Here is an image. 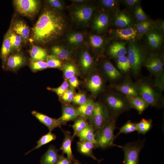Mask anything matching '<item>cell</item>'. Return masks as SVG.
Listing matches in <instances>:
<instances>
[{"instance_id":"cell-41","label":"cell","mask_w":164,"mask_h":164,"mask_svg":"<svg viewBox=\"0 0 164 164\" xmlns=\"http://www.w3.org/2000/svg\"><path fill=\"white\" fill-rule=\"evenodd\" d=\"M120 2L119 0H101L99 1L101 6L114 12L118 10Z\"/></svg>"},{"instance_id":"cell-28","label":"cell","mask_w":164,"mask_h":164,"mask_svg":"<svg viewBox=\"0 0 164 164\" xmlns=\"http://www.w3.org/2000/svg\"><path fill=\"white\" fill-rule=\"evenodd\" d=\"M154 21L148 19L135 23L133 27L135 29L140 38L144 35L154 29Z\"/></svg>"},{"instance_id":"cell-25","label":"cell","mask_w":164,"mask_h":164,"mask_svg":"<svg viewBox=\"0 0 164 164\" xmlns=\"http://www.w3.org/2000/svg\"><path fill=\"white\" fill-rule=\"evenodd\" d=\"M131 108L136 109L141 114L149 106L148 104L139 96H125Z\"/></svg>"},{"instance_id":"cell-54","label":"cell","mask_w":164,"mask_h":164,"mask_svg":"<svg viewBox=\"0 0 164 164\" xmlns=\"http://www.w3.org/2000/svg\"><path fill=\"white\" fill-rule=\"evenodd\" d=\"M49 3L53 7L57 9H62V6L60 1L57 0H49Z\"/></svg>"},{"instance_id":"cell-23","label":"cell","mask_w":164,"mask_h":164,"mask_svg":"<svg viewBox=\"0 0 164 164\" xmlns=\"http://www.w3.org/2000/svg\"><path fill=\"white\" fill-rule=\"evenodd\" d=\"M78 151L84 155L89 157L97 161L99 163L102 160L98 159L93 154V150L95 147V145L86 141H80L77 142Z\"/></svg>"},{"instance_id":"cell-11","label":"cell","mask_w":164,"mask_h":164,"mask_svg":"<svg viewBox=\"0 0 164 164\" xmlns=\"http://www.w3.org/2000/svg\"><path fill=\"white\" fill-rule=\"evenodd\" d=\"M113 23L118 28L131 27L135 23L133 18L128 12L118 9L114 12Z\"/></svg>"},{"instance_id":"cell-1","label":"cell","mask_w":164,"mask_h":164,"mask_svg":"<svg viewBox=\"0 0 164 164\" xmlns=\"http://www.w3.org/2000/svg\"><path fill=\"white\" fill-rule=\"evenodd\" d=\"M65 26V21L60 14L52 10H46L32 29V39L38 43H48L60 36Z\"/></svg>"},{"instance_id":"cell-29","label":"cell","mask_w":164,"mask_h":164,"mask_svg":"<svg viewBox=\"0 0 164 164\" xmlns=\"http://www.w3.org/2000/svg\"><path fill=\"white\" fill-rule=\"evenodd\" d=\"M11 28L5 34L2 46L0 56L2 61V67L11 52V45L10 40V33Z\"/></svg>"},{"instance_id":"cell-3","label":"cell","mask_w":164,"mask_h":164,"mask_svg":"<svg viewBox=\"0 0 164 164\" xmlns=\"http://www.w3.org/2000/svg\"><path fill=\"white\" fill-rule=\"evenodd\" d=\"M143 65L154 76L153 82L155 85L163 91L164 89L163 56L157 53H151L147 56Z\"/></svg>"},{"instance_id":"cell-13","label":"cell","mask_w":164,"mask_h":164,"mask_svg":"<svg viewBox=\"0 0 164 164\" xmlns=\"http://www.w3.org/2000/svg\"><path fill=\"white\" fill-rule=\"evenodd\" d=\"M110 87L125 96H139L135 84L128 78L121 83L112 84Z\"/></svg>"},{"instance_id":"cell-30","label":"cell","mask_w":164,"mask_h":164,"mask_svg":"<svg viewBox=\"0 0 164 164\" xmlns=\"http://www.w3.org/2000/svg\"><path fill=\"white\" fill-rule=\"evenodd\" d=\"M80 141H87L94 143L95 146L96 144L94 130L93 126L89 124L77 136Z\"/></svg>"},{"instance_id":"cell-39","label":"cell","mask_w":164,"mask_h":164,"mask_svg":"<svg viewBox=\"0 0 164 164\" xmlns=\"http://www.w3.org/2000/svg\"><path fill=\"white\" fill-rule=\"evenodd\" d=\"M90 43L94 49L100 50L104 46L105 40L104 37L99 35H92L89 37Z\"/></svg>"},{"instance_id":"cell-40","label":"cell","mask_w":164,"mask_h":164,"mask_svg":"<svg viewBox=\"0 0 164 164\" xmlns=\"http://www.w3.org/2000/svg\"><path fill=\"white\" fill-rule=\"evenodd\" d=\"M117 67L121 72L126 73L131 69V67L127 56H122L117 59Z\"/></svg>"},{"instance_id":"cell-7","label":"cell","mask_w":164,"mask_h":164,"mask_svg":"<svg viewBox=\"0 0 164 164\" xmlns=\"http://www.w3.org/2000/svg\"><path fill=\"white\" fill-rule=\"evenodd\" d=\"M112 118L104 103L97 102H95L94 111L89 120L95 133L108 123Z\"/></svg>"},{"instance_id":"cell-36","label":"cell","mask_w":164,"mask_h":164,"mask_svg":"<svg viewBox=\"0 0 164 164\" xmlns=\"http://www.w3.org/2000/svg\"><path fill=\"white\" fill-rule=\"evenodd\" d=\"M11 28L10 33V40L11 51H19L21 47L22 40L21 36L16 33Z\"/></svg>"},{"instance_id":"cell-52","label":"cell","mask_w":164,"mask_h":164,"mask_svg":"<svg viewBox=\"0 0 164 164\" xmlns=\"http://www.w3.org/2000/svg\"><path fill=\"white\" fill-rule=\"evenodd\" d=\"M68 83L70 87L74 89L78 87L79 85V81L76 76H73L68 80Z\"/></svg>"},{"instance_id":"cell-47","label":"cell","mask_w":164,"mask_h":164,"mask_svg":"<svg viewBox=\"0 0 164 164\" xmlns=\"http://www.w3.org/2000/svg\"><path fill=\"white\" fill-rule=\"evenodd\" d=\"M74 95V89L68 87L60 98L65 104H69L72 102Z\"/></svg>"},{"instance_id":"cell-22","label":"cell","mask_w":164,"mask_h":164,"mask_svg":"<svg viewBox=\"0 0 164 164\" xmlns=\"http://www.w3.org/2000/svg\"><path fill=\"white\" fill-rule=\"evenodd\" d=\"M102 67L105 76L110 80L116 81L122 77L121 73L110 61H105L103 63Z\"/></svg>"},{"instance_id":"cell-15","label":"cell","mask_w":164,"mask_h":164,"mask_svg":"<svg viewBox=\"0 0 164 164\" xmlns=\"http://www.w3.org/2000/svg\"><path fill=\"white\" fill-rule=\"evenodd\" d=\"M110 16L109 14L104 11L98 12L95 15L93 22L92 27L98 33L104 31L109 25Z\"/></svg>"},{"instance_id":"cell-4","label":"cell","mask_w":164,"mask_h":164,"mask_svg":"<svg viewBox=\"0 0 164 164\" xmlns=\"http://www.w3.org/2000/svg\"><path fill=\"white\" fill-rule=\"evenodd\" d=\"M127 57L133 75H138L144 61L148 55L145 48L136 41L129 42L127 48Z\"/></svg>"},{"instance_id":"cell-6","label":"cell","mask_w":164,"mask_h":164,"mask_svg":"<svg viewBox=\"0 0 164 164\" xmlns=\"http://www.w3.org/2000/svg\"><path fill=\"white\" fill-rule=\"evenodd\" d=\"M117 119L112 118L109 122L101 130L95 133L96 142V148L105 149L115 146L114 132L116 128Z\"/></svg>"},{"instance_id":"cell-55","label":"cell","mask_w":164,"mask_h":164,"mask_svg":"<svg viewBox=\"0 0 164 164\" xmlns=\"http://www.w3.org/2000/svg\"><path fill=\"white\" fill-rule=\"evenodd\" d=\"M73 164H82L78 160H76L75 161L73 162Z\"/></svg>"},{"instance_id":"cell-2","label":"cell","mask_w":164,"mask_h":164,"mask_svg":"<svg viewBox=\"0 0 164 164\" xmlns=\"http://www.w3.org/2000/svg\"><path fill=\"white\" fill-rule=\"evenodd\" d=\"M139 94L149 105L160 108L164 104L162 92L155 84L153 81L148 78H143L135 83Z\"/></svg>"},{"instance_id":"cell-35","label":"cell","mask_w":164,"mask_h":164,"mask_svg":"<svg viewBox=\"0 0 164 164\" xmlns=\"http://www.w3.org/2000/svg\"><path fill=\"white\" fill-rule=\"evenodd\" d=\"M89 124L87 120L81 117L77 118L72 126L73 130V133L72 135L73 138L84 129Z\"/></svg>"},{"instance_id":"cell-56","label":"cell","mask_w":164,"mask_h":164,"mask_svg":"<svg viewBox=\"0 0 164 164\" xmlns=\"http://www.w3.org/2000/svg\"><path fill=\"white\" fill-rule=\"evenodd\" d=\"M73 2H82L84 1V0H75L73 1Z\"/></svg>"},{"instance_id":"cell-16","label":"cell","mask_w":164,"mask_h":164,"mask_svg":"<svg viewBox=\"0 0 164 164\" xmlns=\"http://www.w3.org/2000/svg\"><path fill=\"white\" fill-rule=\"evenodd\" d=\"M26 62V58L22 54L16 53L8 57L3 68L6 70L15 71L24 65Z\"/></svg>"},{"instance_id":"cell-18","label":"cell","mask_w":164,"mask_h":164,"mask_svg":"<svg viewBox=\"0 0 164 164\" xmlns=\"http://www.w3.org/2000/svg\"><path fill=\"white\" fill-rule=\"evenodd\" d=\"M127 52L125 42L116 41L109 46L108 53L113 58L117 59L122 56H125Z\"/></svg>"},{"instance_id":"cell-38","label":"cell","mask_w":164,"mask_h":164,"mask_svg":"<svg viewBox=\"0 0 164 164\" xmlns=\"http://www.w3.org/2000/svg\"><path fill=\"white\" fill-rule=\"evenodd\" d=\"M56 139V136L55 135L52 133L51 132H49L47 134L42 136L40 138L37 142V145L35 147L26 153L25 154H28L35 149L39 148L42 146L55 140Z\"/></svg>"},{"instance_id":"cell-8","label":"cell","mask_w":164,"mask_h":164,"mask_svg":"<svg viewBox=\"0 0 164 164\" xmlns=\"http://www.w3.org/2000/svg\"><path fill=\"white\" fill-rule=\"evenodd\" d=\"M144 145V141L141 140L127 143L123 146L115 145L124 152L123 164H138L139 155Z\"/></svg>"},{"instance_id":"cell-20","label":"cell","mask_w":164,"mask_h":164,"mask_svg":"<svg viewBox=\"0 0 164 164\" xmlns=\"http://www.w3.org/2000/svg\"><path fill=\"white\" fill-rule=\"evenodd\" d=\"M146 35L147 43L151 49L156 50L160 48L163 41V34L154 29Z\"/></svg>"},{"instance_id":"cell-26","label":"cell","mask_w":164,"mask_h":164,"mask_svg":"<svg viewBox=\"0 0 164 164\" xmlns=\"http://www.w3.org/2000/svg\"><path fill=\"white\" fill-rule=\"evenodd\" d=\"M59 155L58 150L55 146L50 145L42 156L40 161L41 163V164H55Z\"/></svg>"},{"instance_id":"cell-46","label":"cell","mask_w":164,"mask_h":164,"mask_svg":"<svg viewBox=\"0 0 164 164\" xmlns=\"http://www.w3.org/2000/svg\"><path fill=\"white\" fill-rule=\"evenodd\" d=\"M69 84L67 80L65 79L62 84L58 87L55 88L48 87L47 89L56 93L57 95L60 97L64 92L67 89Z\"/></svg>"},{"instance_id":"cell-45","label":"cell","mask_w":164,"mask_h":164,"mask_svg":"<svg viewBox=\"0 0 164 164\" xmlns=\"http://www.w3.org/2000/svg\"><path fill=\"white\" fill-rule=\"evenodd\" d=\"M46 62L48 67L59 68L62 67V64L60 60L52 55H48Z\"/></svg>"},{"instance_id":"cell-33","label":"cell","mask_w":164,"mask_h":164,"mask_svg":"<svg viewBox=\"0 0 164 164\" xmlns=\"http://www.w3.org/2000/svg\"><path fill=\"white\" fill-rule=\"evenodd\" d=\"M31 59L34 60H46L48 54L46 50L40 47L33 45L30 50Z\"/></svg>"},{"instance_id":"cell-9","label":"cell","mask_w":164,"mask_h":164,"mask_svg":"<svg viewBox=\"0 0 164 164\" xmlns=\"http://www.w3.org/2000/svg\"><path fill=\"white\" fill-rule=\"evenodd\" d=\"M17 11L28 17H32L37 12L39 2L36 0H15L13 1Z\"/></svg>"},{"instance_id":"cell-17","label":"cell","mask_w":164,"mask_h":164,"mask_svg":"<svg viewBox=\"0 0 164 164\" xmlns=\"http://www.w3.org/2000/svg\"><path fill=\"white\" fill-rule=\"evenodd\" d=\"M79 116L77 108L70 104H64L62 107V114L58 119L61 125H65L67 122L76 120Z\"/></svg>"},{"instance_id":"cell-48","label":"cell","mask_w":164,"mask_h":164,"mask_svg":"<svg viewBox=\"0 0 164 164\" xmlns=\"http://www.w3.org/2000/svg\"><path fill=\"white\" fill-rule=\"evenodd\" d=\"M84 39L83 35L79 32H75L70 35L68 37V41L70 44L76 45L81 43Z\"/></svg>"},{"instance_id":"cell-21","label":"cell","mask_w":164,"mask_h":164,"mask_svg":"<svg viewBox=\"0 0 164 164\" xmlns=\"http://www.w3.org/2000/svg\"><path fill=\"white\" fill-rule=\"evenodd\" d=\"M62 130L63 132L64 138L60 149L62 151L63 154L67 155V158L73 162L76 160L73 155L71 147L73 138L70 132L63 129Z\"/></svg>"},{"instance_id":"cell-24","label":"cell","mask_w":164,"mask_h":164,"mask_svg":"<svg viewBox=\"0 0 164 164\" xmlns=\"http://www.w3.org/2000/svg\"><path fill=\"white\" fill-rule=\"evenodd\" d=\"M12 28L14 31L21 37L22 40L26 42L28 40L30 33L29 27L24 22L20 20H15Z\"/></svg>"},{"instance_id":"cell-49","label":"cell","mask_w":164,"mask_h":164,"mask_svg":"<svg viewBox=\"0 0 164 164\" xmlns=\"http://www.w3.org/2000/svg\"><path fill=\"white\" fill-rule=\"evenodd\" d=\"M87 100L84 94L79 92L75 94L72 102L75 105L79 106L84 104Z\"/></svg>"},{"instance_id":"cell-50","label":"cell","mask_w":164,"mask_h":164,"mask_svg":"<svg viewBox=\"0 0 164 164\" xmlns=\"http://www.w3.org/2000/svg\"><path fill=\"white\" fill-rule=\"evenodd\" d=\"M122 3L127 8L131 10H134L138 5H140V0H123Z\"/></svg>"},{"instance_id":"cell-5","label":"cell","mask_w":164,"mask_h":164,"mask_svg":"<svg viewBox=\"0 0 164 164\" xmlns=\"http://www.w3.org/2000/svg\"><path fill=\"white\" fill-rule=\"evenodd\" d=\"M116 91L111 92L106 95L104 104L111 116L117 119L120 115L131 108L125 96Z\"/></svg>"},{"instance_id":"cell-31","label":"cell","mask_w":164,"mask_h":164,"mask_svg":"<svg viewBox=\"0 0 164 164\" xmlns=\"http://www.w3.org/2000/svg\"><path fill=\"white\" fill-rule=\"evenodd\" d=\"M80 65L84 73H86L90 70L93 66V60L90 53L87 51L83 52L81 55Z\"/></svg>"},{"instance_id":"cell-34","label":"cell","mask_w":164,"mask_h":164,"mask_svg":"<svg viewBox=\"0 0 164 164\" xmlns=\"http://www.w3.org/2000/svg\"><path fill=\"white\" fill-rule=\"evenodd\" d=\"M51 55L60 60H65L69 59L70 54L69 51L63 47L55 46L51 48Z\"/></svg>"},{"instance_id":"cell-44","label":"cell","mask_w":164,"mask_h":164,"mask_svg":"<svg viewBox=\"0 0 164 164\" xmlns=\"http://www.w3.org/2000/svg\"><path fill=\"white\" fill-rule=\"evenodd\" d=\"M134 10V15L137 22L143 21L149 19L140 5L137 6Z\"/></svg>"},{"instance_id":"cell-42","label":"cell","mask_w":164,"mask_h":164,"mask_svg":"<svg viewBox=\"0 0 164 164\" xmlns=\"http://www.w3.org/2000/svg\"><path fill=\"white\" fill-rule=\"evenodd\" d=\"M29 67L31 70L34 72L43 70L48 67L46 62L31 59L30 61Z\"/></svg>"},{"instance_id":"cell-27","label":"cell","mask_w":164,"mask_h":164,"mask_svg":"<svg viewBox=\"0 0 164 164\" xmlns=\"http://www.w3.org/2000/svg\"><path fill=\"white\" fill-rule=\"evenodd\" d=\"M95 102L91 99H87L84 104L79 105L77 108L79 116L89 120L94 111Z\"/></svg>"},{"instance_id":"cell-37","label":"cell","mask_w":164,"mask_h":164,"mask_svg":"<svg viewBox=\"0 0 164 164\" xmlns=\"http://www.w3.org/2000/svg\"><path fill=\"white\" fill-rule=\"evenodd\" d=\"M152 126L151 119L142 118L140 122L136 123V131L139 134L144 135L151 128Z\"/></svg>"},{"instance_id":"cell-19","label":"cell","mask_w":164,"mask_h":164,"mask_svg":"<svg viewBox=\"0 0 164 164\" xmlns=\"http://www.w3.org/2000/svg\"><path fill=\"white\" fill-rule=\"evenodd\" d=\"M31 113L40 122L48 128L49 132H52L55 128L60 127L62 125L58 119L51 118L36 111H32Z\"/></svg>"},{"instance_id":"cell-32","label":"cell","mask_w":164,"mask_h":164,"mask_svg":"<svg viewBox=\"0 0 164 164\" xmlns=\"http://www.w3.org/2000/svg\"><path fill=\"white\" fill-rule=\"evenodd\" d=\"M65 79L68 80L70 77L79 74L78 69L76 65L71 62H67L61 67Z\"/></svg>"},{"instance_id":"cell-51","label":"cell","mask_w":164,"mask_h":164,"mask_svg":"<svg viewBox=\"0 0 164 164\" xmlns=\"http://www.w3.org/2000/svg\"><path fill=\"white\" fill-rule=\"evenodd\" d=\"M154 29L163 34L164 33V20L160 19L154 21Z\"/></svg>"},{"instance_id":"cell-10","label":"cell","mask_w":164,"mask_h":164,"mask_svg":"<svg viewBox=\"0 0 164 164\" xmlns=\"http://www.w3.org/2000/svg\"><path fill=\"white\" fill-rule=\"evenodd\" d=\"M113 38L116 41H136L140 38L137 31L133 26L125 28H118L114 29L112 32Z\"/></svg>"},{"instance_id":"cell-12","label":"cell","mask_w":164,"mask_h":164,"mask_svg":"<svg viewBox=\"0 0 164 164\" xmlns=\"http://www.w3.org/2000/svg\"><path fill=\"white\" fill-rule=\"evenodd\" d=\"M94 9V7L89 6H78L73 10L71 13L72 18L77 23H86L90 19Z\"/></svg>"},{"instance_id":"cell-53","label":"cell","mask_w":164,"mask_h":164,"mask_svg":"<svg viewBox=\"0 0 164 164\" xmlns=\"http://www.w3.org/2000/svg\"><path fill=\"white\" fill-rule=\"evenodd\" d=\"M64 154L59 155V158L55 164H71L73 162L68 159L65 157Z\"/></svg>"},{"instance_id":"cell-14","label":"cell","mask_w":164,"mask_h":164,"mask_svg":"<svg viewBox=\"0 0 164 164\" xmlns=\"http://www.w3.org/2000/svg\"><path fill=\"white\" fill-rule=\"evenodd\" d=\"M86 86L93 95H96L103 90L104 81L102 75L99 73L92 74L87 79Z\"/></svg>"},{"instance_id":"cell-43","label":"cell","mask_w":164,"mask_h":164,"mask_svg":"<svg viewBox=\"0 0 164 164\" xmlns=\"http://www.w3.org/2000/svg\"><path fill=\"white\" fill-rule=\"evenodd\" d=\"M136 131V123L128 120L123 126L119 128L118 134L114 136L115 139L118 135L121 133L128 134Z\"/></svg>"}]
</instances>
